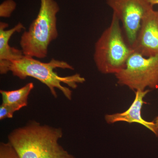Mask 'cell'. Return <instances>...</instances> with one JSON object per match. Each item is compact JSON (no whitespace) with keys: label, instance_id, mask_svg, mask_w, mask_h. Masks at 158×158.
<instances>
[{"label":"cell","instance_id":"obj_2","mask_svg":"<svg viewBox=\"0 0 158 158\" xmlns=\"http://www.w3.org/2000/svg\"><path fill=\"white\" fill-rule=\"evenodd\" d=\"M120 22L113 14L110 26L95 43L94 59L100 72L116 74L125 68L133 51L125 37Z\"/></svg>","mask_w":158,"mask_h":158},{"label":"cell","instance_id":"obj_5","mask_svg":"<svg viewBox=\"0 0 158 158\" xmlns=\"http://www.w3.org/2000/svg\"><path fill=\"white\" fill-rule=\"evenodd\" d=\"M117 83L131 90L158 88V55L146 57L133 52L125 68L115 75Z\"/></svg>","mask_w":158,"mask_h":158},{"label":"cell","instance_id":"obj_11","mask_svg":"<svg viewBox=\"0 0 158 158\" xmlns=\"http://www.w3.org/2000/svg\"><path fill=\"white\" fill-rule=\"evenodd\" d=\"M60 138H55L43 150L38 158H76L59 143Z\"/></svg>","mask_w":158,"mask_h":158},{"label":"cell","instance_id":"obj_8","mask_svg":"<svg viewBox=\"0 0 158 158\" xmlns=\"http://www.w3.org/2000/svg\"><path fill=\"white\" fill-rule=\"evenodd\" d=\"M150 91L148 89L136 90L135 99L129 108L123 113L106 115L105 118L107 123L113 124L118 122H126L129 123H138L144 126L158 137V130L154 121H146L141 115V109L143 105L146 103L144 98Z\"/></svg>","mask_w":158,"mask_h":158},{"label":"cell","instance_id":"obj_9","mask_svg":"<svg viewBox=\"0 0 158 158\" xmlns=\"http://www.w3.org/2000/svg\"><path fill=\"white\" fill-rule=\"evenodd\" d=\"M8 27L6 23H0V73L2 75L9 72V65L12 61L23 56L22 50L11 47L9 41L13 34L25 29L24 26L21 23H19L12 28L5 30Z\"/></svg>","mask_w":158,"mask_h":158},{"label":"cell","instance_id":"obj_15","mask_svg":"<svg viewBox=\"0 0 158 158\" xmlns=\"http://www.w3.org/2000/svg\"><path fill=\"white\" fill-rule=\"evenodd\" d=\"M148 1L152 6L156 5H158V0H148Z\"/></svg>","mask_w":158,"mask_h":158},{"label":"cell","instance_id":"obj_1","mask_svg":"<svg viewBox=\"0 0 158 158\" xmlns=\"http://www.w3.org/2000/svg\"><path fill=\"white\" fill-rule=\"evenodd\" d=\"M57 68L73 70L74 68L67 62L52 59L48 62H43L33 57L23 56L21 58L12 61L9 65V71L14 76L22 80L28 77L34 78L46 85L55 98L58 97L56 89L60 90L69 100L72 99L73 92L70 88L62 85L66 84L69 88L76 89L78 84L86 81L80 74L66 77H60L54 69Z\"/></svg>","mask_w":158,"mask_h":158},{"label":"cell","instance_id":"obj_6","mask_svg":"<svg viewBox=\"0 0 158 158\" xmlns=\"http://www.w3.org/2000/svg\"><path fill=\"white\" fill-rule=\"evenodd\" d=\"M106 3L121 23L125 37L131 47L143 18L153 6L148 0H106Z\"/></svg>","mask_w":158,"mask_h":158},{"label":"cell","instance_id":"obj_14","mask_svg":"<svg viewBox=\"0 0 158 158\" xmlns=\"http://www.w3.org/2000/svg\"><path fill=\"white\" fill-rule=\"evenodd\" d=\"M15 112L13 108L2 104L0 106V120H4L6 118H12Z\"/></svg>","mask_w":158,"mask_h":158},{"label":"cell","instance_id":"obj_4","mask_svg":"<svg viewBox=\"0 0 158 158\" xmlns=\"http://www.w3.org/2000/svg\"><path fill=\"white\" fill-rule=\"evenodd\" d=\"M61 128L42 125L34 120L17 128L8 135V142L19 158H38L43 150L55 138L63 136Z\"/></svg>","mask_w":158,"mask_h":158},{"label":"cell","instance_id":"obj_3","mask_svg":"<svg viewBox=\"0 0 158 158\" xmlns=\"http://www.w3.org/2000/svg\"><path fill=\"white\" fill-rule=\"evenodd\" d=\"M37 18L21 37L24 56L43 59L47 56L49 45L58 36L56 15L59 7L54 0H40Z\"/></svg>","mask_w":158,"mask_h":158},{"label":"cell","instance_id":"obj_7","mask_svg":"<svg viewBox=\"0 0 158 158\" xmlns=\"http://www.w3.org/2000/svg\"><path fill=\"white\" fill-rule=\"evenodd\" d=\"M131 48L144 57L158 55V10L152 9L143 18Z\"/></svg>","mask_w":158,"mask_h":158},{"label":"cell","instance_id":"obj_10","mask_svg":"<svg viewBox=\"0 0 158 158\" xmlns=\"http://www.w3.org/2000/svg\"><path fill=\"white\" fill-rule=\"evenodd\" d=\"M34 87V84L30 82L17 90H0L2 100V104L11 107L15 111L27 106L29 94Z\"/></svg>","mask_w":158,"mask_h":158},{"label":"cell","instance_id":"obj_12","mask_svg":"<svg viewBox=\"0 0 158 158\" xmlns=\"http://www.w3.org/2000/svg\"><path fill=\"white\" fill-rule=\"evenodd\" d=\"M0 158H19L9 142L0 143Z\"/></svg>","mask_w":158,"mask_h":158},{"label":"cell","instance_id":"obj_13","mask_svg":"<svg viewBox=\"0 0 158 158\" xmlns=\"http://www.w3.org/2000/svg\"><path fill=\"white\" fill-rule=\"evenodd\" d=\"M16 7V4L12 0H7L0 6V16L9 17Z\"/></svg>","mask_w":158,"mask_h":158},{"label":"cell","instance_id":"obj_16","mask_svg":"<svg viewBox=\"0 0 158 158\" xmlns=\"http://www.w3.org/2000/svg\"><path fill=\"white\" fill-rule=\"evenodd\" d=\"M154 121L155 123L156 127L158 130V115L156 116V118Z\"/></svg>","mask_w":158,"mask_h":158}]
</instances>
